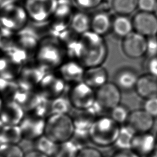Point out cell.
I'll return each mask as SVG.
<instances>
[{
  "label": "cell",
  "instance_id": "obj_1",
  "mask_svg": "<svg viewBox=\"0 0 157 157\" xmlns=\"http://www.w3.org/2000/svg\"><path fill=\"white\" fill-rule=\"evenodd\" d=\"M74 51L85 68L102 65L107 59L108 47L102 36L89 31L82 35Z\"/></svg>",
  "mask_w": 157,
  "mask_h": 157
},
{
  "label": "cell",
  "instance_id": "obj_2",
  "mask_svg": "<svg viewBox=\"0 0 157 157\" xmlns=\"http://www.w3.org/2000/svg\"><path fill=\"white\" fill-rule=\"evenodd\" d=\"M120 126L110 115L98 117L89 129L90 142L99 147L113 145Z\"/></svg>",
  "mask_w": 157,
  "mask_h": 157
},
{
  "label": "cell",
  "instance_id": "obj_3",
  "mask_svg": "<svg viewBox=\"0 0 157 157\" xmlns=\"http://www.w3.org/2000/svg\"><path fill=\"white\" fill-rule=\"evenodd\" d=\"M74 131V122L69 113L52 114L46 118L44 134L58 144L70 140Z\"/></svg>",
  "mask_w": 157,
  "mask_h": 157
},
{
  "label": "cell",
  "instance_id": "obj_4",
  "mask_svg": "<svg viewBox=\"0 0 157 157\" xmlns=\"http://www.w3.org/2000/svg\"><path fill=\"white\" fill-rule=\"evenodd\" d=\"M67 97L72 109H87L96 101L95 90L82 81L72 84Z\"/></svg>",
  "mask_w": 157,
  "mask_h": 157
},
{
  "label": "cell",
  "instance_id": "obj_5",
  "mask_svg": "<svg viewBox=\"0 0 157 157\" xmlns=\"http://www.w3.org/2000/svg\"><path fill=\"white\" fill-rule=\"evenodd\" d=\"M58 6V0H25L23 7L29 18L42 22L54 15Z\"/></svg>",
  "mask_w": 157,
  "mask_h": 157
},
{
  "label": "cell",
  "instance_id": "obj_6",
  "mask_svg": "<svg viewBox=\"0 0 157 157\" xmlns=\"http://www.w3.org/2000/svg\"><path fill=\"white\" fill-rule=\"evenodd\" d=\"M46 118L33 113H26L19 124L23 140L34 142L44 135Z\"/></svg>",
  "mask_w": 157,
  "mask_h": 157
},
{
  "label": "cell",
  "instance_id": "obj_7",
  "mask_svg": "<svg viewBox=\"0 0 157 157\" xmlns=\"http://www.w3.org/2000/svg\"><path fill=\"white\" fill-rule=\"evenodd\" d=\"M28 17L23 7L10 4L4 7L0 12V23L10 31L21 29L26 23Z\"/></svg>",
  "mask_w": 157,
  "mask_h": 157
},
{
  "label": "cell",
  "instance_id": "obj_8",
  "mask_svg": "<svg viewBox=\"0 0 157 157\" xmlns=\"http://www.w3.org/2000/svg\"><path fill=\"white\" fill-rule=\"evenodd\" d=\"M121 92L113 82H108L95 90L96 102L104 111H110L121 103Z\"/></svg>",
  "mask_w": 157,
  "mask_h": 157
},
{
  "label": "cell",
  "instance_id": "obj_9",
  "mask_svg": "<svg viewBox=\"0 0 157 157\" xmlns=\"http://www.w3.org/2000/svg\"><path fill=\"white\" fill-rule=\"evenodd\" d=\"M147 37L133 31L122 39L121 50L125 56L131 59H138L146 55Z\"/></svg>",
  "mask_w": 157,
  "mask_h": 157
},
{
  "label": "cell",
  "instance_id": "obj_10",
  "mask_svg": "<svg viewBox=\"0 0 157 157\" xmlns=\"http://www.w3.org/2000/svg\"><path fill=\"white\" fill-rule=\"evenodd\" d=\"M65 82L61 77L48 75L42 78L37 87V93L47 100H52L63 96Z\"/></svg>",
  "mask_w": 157,
  "mask_h": 157
},
{
  "label": "cell",
  "instance_id": "obj_11",
  "mask_svg": "<svg viewBox=\"0 0 157 157\" xmlns=\"http://www.w3.org/2000/svg\"><path fill=\"white\" fill-rule=\"evenodd\" d=\"M134 31L149 37L157 34V16L153 12L139 11L132 18Z\"/></svg>",
  "mask_w": 157,
  "mask_h": 157
},
{
  "label": "cell",
  "instance_id": "obj_12",
  "mask_svg": "<svg viewBox=\"0 0 157 157\" xmlns=\"http://www.w3.org/2000/svg\"><path fill=\"white\" fill-rule=\"evenodd\" d=\"M25 112L15 101H6L0 110V121L3 125H19Z\"/></svg>",
  "mask_w": 157,
  "mask_h": 157
},
{
  "label": "cell",
  "instance_id": "obj_13",
  "mask_svg": "<svg viewBox=\"0 0 157 157\" xmlns=\"http://www.w3.org/2000/svg\"><path fill=\"white\" fill-rule=\"evenodd\" d=\"M139 75L131 67H121L114 74L113 82L121 91L128 92L134 90Z\"/></svg>",
  "mask_w": 157,
  "mask_h": 157
},
{
  "label": "cell",
  "instance_id": "obj_14",
  "mask_svg": "<svg viewBox=\"0 0 157 157\" xmlns=\"http://www.w3.org/2000/svg\"><path fill=\"white\" fill-rule=\"evenodd\" d=\"M155 120L144 109H136L131 111L126 124L136 133L150 132L154 126Z\"/></svg>",
  "mask_w": 157,
  "mask_h": 157
},
{
  "label": "cell",
  "instance_id": "obj_15",
  "mask_svg": "<svg viewBox=\"0 0 157 157\" xmlns=\"http://www.w3.org/2000/svg\"><path fill=\"white\" fill-rule=\"evenodd\" d=\"M157 146L156 135L151 132L136 133L132 144L131 149L140 156H150Z\"/></svg>",
  "mask_w": 157,
  "mask_h": 157
},
{
  "label": "cell",
  "instance_id": "obj_16",
  "mask_svg": "<svg viewBox=\"0 0 157 157\" xmlns=\"http://www.w3.org/2000/svg\"><path fill=\"white\" fill-rule=\"evenodd\" d=\"M37 59L42 65L53 67L61 64L62 55L59 48L56 45L46 44L39 48Z\"/></svg>",
  "mask_w": 157,
  "mask_h": 157
},
{
  "label": "cell",
  "instance_id": "obj_17",
  "mask_svg": "<svg viewBox=\"0 0 157 157\" xmlns=\"http://www.w3.org/2000/svg\"><path fill=\"white\" fill-rule=\"evenodd\" d=\"M108 78L107 69L102 65L96 66L85 69L83 82L96 90L108 82Z\"/></svg>",
  "mask_w": 157,
  "mask_h": 157
},
{
  "label": "cell",
  "instance_id": "obj_18",
  "mask_svg": "<svg viewBox=\"0 0 157 157\" xmlns=\"http://www.w3.org/2000/svg\"><path fill=\"white\" fill-rule=\"evenodd\" d=\"M79 62L71 61L60 66V77L66 83L74 84L83 81L85 69Z\"/></svg>",
  "mask_w": 157,
  "mask_h": 157
},
{
  "label": "cell",
  "instance_id": "obj_19",
  "mask_svg": "<svg viewBox=\"0 0 157 157\" xmlns=\"http://www.w3.org/2000/svg\"><path fill=\"white\" fill-rule=\"evenodd\" d=\"M135 91L144 99L157 96V77L148 74L139 75Z\"/></svg>",
  "mask_w": 157,
  "mask_h": 157
},
{
  "label": "cell",
  "instance_id": "obj_20",
  "mask_svg": "<svg viewBox=\"0 0 157 157\" xmlns=\"http://www.w3.org/2000/svg\"><path fill=\"white\" fill-rule=\"evenodd\" d=\"M44 99L37 91L20 90L15 101L21 107L26 113L34 111Z\"/></svg>",
  "mask_w": 157,
  "mask_h": 157
},
{
  "label": "cell",
  "instance_id": "obj_21",
  "mask_svg": "<svg viewBox=\"0 0 157 157\" xmlns=\"http://www.w3.org/2000/svg\"><path fill=\"white\" fill-rule=\"evenodd\" d=\"M113 17L105 11L95 13L91 17L90 31L104 37L111 32Z\"/></svg>",
  "mask_w": 157,
  "mask_h": 157
},
{
  "label": "cell",
  "instance_id": "obj_22",
  "mask_svg": "<svg viewBox=\"0 0 157 157\" xmlns=\"http://www.w3.org/2000/svg\"><path fill=\"white\" fill-rule=\"evenodd\" d=\"M73 109V112L69 114L73 120L75 128L89 130L94 120L98 117L93 109L91 107L82 110Z\"/></svg>",
  "mask_w": 157,
  "mask_h": 157
},
{
  "label": "cell",
  "instance_id": "obj_23",
  "mask_svg": "<svg viewBox=\"0 0 157 157\" xmlns=\"http://www.w3.org/2000/svg\"><path fill=\"white\" fill-rule=\"evenodd\" d=\"M133 31L132 20L129 15H117L113 17L111 32L115 37L122 39Z\"/></svg>",
  "mask_w": 157,
  "mask_h": 157
},
{
  "label": "cell",
  "instance_id": "obj_24",
  "mask_svg": "<svg viewBox=\"0 0 157 157\" xmlns=\"http://www.w3.org/2000/svg\"><path fill=\"white\" fill-rule=\"evenodd\" d=\"M23 140L19 125H2L0 129V144H18Z\"/></svg>",
  "mask_w": 157,
  "mask_h": 157
},
{
  "label": "cell",
  "instance_id": "obj_25",
  "mask_svg": "<svg viewBox=\"0 0 157 157\" xmlns=\"http://www.w3.org/2000/svg\"><path fill=\"white\" fill-rule=\"evenodd\" d=\"M136 134V132L127 124L121 125L113 146L117 150L131 149Z\"/></svg>",
  "mask_w": 157,
  "mask_h": 157
},
{
  "label": "cell",
  "instance_id": "obj_26",
  "mask_svg": "<svg viewBox=\"0 0 157 157\" xmlns=\"http://www.w3.org/2000/svg\"><path fill=\"white\" fill-rule=\"evenodd\" d=\"M33 142L35 149L48 157H57L60 144L55 142L45 134Z\"/></svg>",
  "mask_w": 157,
  "mask_h": 157
},
{
  "label": "cell",
  "instance_id": "obj_27",
  "mask_svg": "<svg viewBox=\"0 0 157 157\" xmlns=\"http://www.w3.org/2000/svg\"><path fill=\"white\" fill-rule=\"evenodd\" d=\"M70 25L74 33L82 35L90 31L91 17L84 12H77L71 18Z\"/></svg>",
  "mask_w": 157,
  "mask_h": 157
},
{
  "label": "cell",
  "instance_id": "obj_28",
  "mask_svg": "<svg viewBox=\"0 0 157 157\" xmlns=\"http://www.w3.org/2000/svg\"><path fill=\"white\" fill-rule=\"evenodd\" d=\"M48 107L49 115L57 113L69 114L71 109H72L67 97L65 98L63 96L52 100H48Z\"/></svg>",
  "mask_w": 157,
  "mask_h": 157
},
{
  "label": "cell",
  "instance_id": "obj_29",
  "mask_svg": "<svg viewBox=\"0 0 157 157\" xmlns=\"http://www.w3.org/2000/svg\"><path fill=\"white\" fill-rule=\"evenodd\" d=\"M111 7L117 15H129L137 9V0H112Z\"/></svg>",
  "mask_w": 157,
  "mask_h": 157
},
{
  "label": "cell",
  "instance_id": "obj_30",
  "mask_svg": "<svg viewBox=\"0 0 157 157\" xmlns=\"http://www.w3.org/2000/svg\"><path fill=\"white\" fill-rule=\"evenodd\" d=\"M130 113L128 107L120 103L110 110L109 115L116 123L121 126L127 123Z\"/></svg>",
  "mask_w": 157,
  "mask_h": 157
},
{
  "label": "cell",
  "instance_id": "obj_31",
  "mask_svg": "<svg viewBox=\"0 0 157 157\" xmlns=\"http://www.w3.org/2000/svg\"><path fill=\"white\" fill-rule=\"evenodd\" d=\"M25 153L18 144H0V157H24Z\"/></svg>",
  "mask_w": 157,
  "mask_h": 157
},
{
  "label": "cell",
  "instance_id": "obj_32",
  "mask_svg": "<svg viewBox=\"0 0 157 157\" xmlns=\"http://www.w3.org/2000/svg\"><path fill=\"white\" fill-rule=\"evenodd\" d=\"M80 148L71 140L60 144L57 157H75Z\"/></svg>",
  "mask_w": 157,
  "mask_h": 157
},
{
  "label": "cell",
  "instance_id": "obj_33",
  "mask_svg": "<svg viewBox=\"0 0 157 157\" xmlns=\"http://www.w3.org/2000/svg\"><path fill=\"white\" fill-rule=\"evenodd\" d=\"M80 148L86 146L88 142H90L89 130L75 129L72 139H71Z\"/></svg>",
  "mask_w": 157,
  "mask_h": 157
},
{
  "label": "cell",
  "instance_id": "obj_34",
  "mask_svg": "<svg viewBox=\"0 0 157 157\" xmlns=\"http://www.w3.org/2000/svg\"><path fill=\"white\" fill-rule=\"evenodd\" d=\"M142 107L151 117L157 118V96L144 99Z\"/></svg>",
  "mask_w": 157,
  "mask_h": 157
},
{
  "label": "cell",
  "instance_id": "obj_35",
  "mask_svg": "<svg viewBox=\"0 0 157 157\" xmlns=\"http://www.w3.org/2000/svg\"><path fill=\"white\" fill-rule=\"evenodd\" d=\"M75 157H104V156L96 148L85 146L79 149Z\"/></svg>",
  "mask_w": 157,
  "mask_h": 157
},
{
  "label": "cell",
  "instance_id": "obj_36",
  "mask_svg": "<svg viewBox=\"0 0 157 157\" xmlns=\"http://www.w3.org/2000/svg\"><path fill=\"white\" fill-rule=\"evenodd\" d=\"M157 6V0H137V9L139 11L155 12Z\"/></svg>",
  "mask_w": 157,
  "mask_h": 157
},
{
  "label": "cell",
  "instance_id": "obj_37",
  "mask_svg": "<svg viewBox=\"0 0 157 157\" xmlns=\"http://www.w3.org/2000/svg\"><path fill=\"white\" fill-rule=\"evenodd\" d=\"M144 66L147 73L157 77V55L147 56Z\"/></svg>",
  "mask_w": 157,
  "mask_h": 157
},
{
  "label": "cell",
  "instance_id": "obj_38",
  "mask_svg": "<svg viewBox=\"0 0 157 157\" xmlns=\"http://www.w3.org/2000/svg\"><path fill=\"white\" fill-rule=\"evenodd\" d=\"M157 55V37L156 36L147 37L146 56H153Z\"/></svg>",
  "mask_w": 157,
  "mask_h": 157
},
{
  "label": "cell",
  "instance_id": "obj_39",
  "mask_svg": "<svg viewBox=\"0 0 157 157\" xmlns=\"http://www.w3.org/2000/svg\"><path fill=\"white\" fill-rule=\"evenodd\" d=\"M78 6L83 9H92L98 7L103 0H74Z\"/></svg>",
  "mask_w": 157,
  "mask_h": 157
},
{
  "label": "cell",
  "instance_id": "obj_40",
  "mask_svg": "<svg viewBox=\"0 0 157 157\" xmlns=\"http://www.w3.org/2000/svg\"><path fill=\"white\" fill-rule=\"evenodd\" d=\"M111 157H141L132 149L117 150Z\"/></svg>",
  "mask_w": 157,
  "mask_h": 157
},
{
  "label": "cell",
  "instance_id": "obj_41",
  "mask_svg": "<svg viewBox=\"0 0 157 157\" xmlns=\"http://www.w3.org/2000/svg\"><path fill=\"white\" fill-rule=\"evenodd\" d=\"M24 157H48L46 155L37 150V149H33L29 150L27 152L25 153Z\"/></svg>",
  "mask_w": 157,
  "mask_h": 157
},
{
  "label": "cell",
  "instance_id": "obj_42",
  "mask_svg": "<svg viewBox=\"0 0 157 157\" xmlns=\"http://www.w3.org/2000/svg\"><path fill=\"white\" fill-rule=\"evenodd\" d=\"M149 157H157V149H156L150 156Z\"/></svg>",
  "mask_w": 157,
  "mask_h": 157
},
{
  "label": "cell",
  "instance_id": "obj_43",
  "mask_svg": "<svg viewBox=\"0 0 157 157\" xmlns=\"http://www.w3.org/2000/svg\"><path fill=\"white\" fill-rule=\"evenodd\" d=\"M3 103H4V100L2 99V98H1V96H0V110H1V107H2V104H3Z\"/></svg>",
  "mask_w": 157,
  "mask_h": 157
},
{
  "label": "cell",
  "instance_id": "obj_44",
  "mask_svg": "<svg viewBox=\"0 0 157 157\" xmlns=\"http://www.w3.org/2000/svg\"><path fill=\"white\" fill-rule=\"evenodd\" d=\"M155 14L157 16V6H156V9H155Z\"/></svg>",
  "mask_w": 157,
  "mask_h": 157
},
{
  "label": "cell",
  "instance_id": "obj_45",
  "mask_svg": "<svg viewBox=\"0 0 157 157\" xmlns=\"http://www.w3.org/2000/svg\"><path fill=\"white\" fill-rule=\"evenodd\" d=\"M156 141H157V133H156Z\"/></svg>",
  "mask_w": 157,
  "mask_h": 157
},
{
  "label": "cell",
  "instance_id": "obj_46",
  "mask_svg": "<svg viewBox=\"0 0 157 157\" xmlns=\"http://www.w3.org/2000/svg\"><path fill=\"white\" fill-rule=\"evenodd\" d=\"M156 37H157V34H156Z\"/></svg>",
  "mask_w": 157,
  "mask_h": 157
},
{
  "label": "cell",
  "instance_id": "obj_47",
  "mask_svg": "<svg viewBox=\"0 0 157 157\" xmlns=\"http://www.w3.org/2000/svg\"></svg>",
  "mask_w": 157,
  "mask_h": 157
}]
</instances>
